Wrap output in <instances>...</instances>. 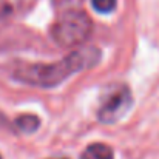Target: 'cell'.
Here are the masks:
<instances>
[{
	"mask_svg": "<svg viewBox=\"0 0 159 159\" xmlns=\"http://www.w3.org/2000/svg\"><path fill=\"white\" fill-rule=\"evenodd\" d=\"M99 54L96 50H80L68 54L65 59L56 63H36V65H23L16 68L14 77L23 84L45 87L50 88L59 85L74 73L80 71L82 68L91 66L98 60Z\"/></svg>",
	"mask_w": 159,
	"mask_h": 159,
	"instance_id": "1",
	"label": "cell"
},
{
	"mask_svg": "<svg viewBox=\"0 0 159 159\" xmlns=\"http://www.w3.org/2000/svg\"><path fill=\"white\" fill-rule=\"evenodd\" d=\"M93 30L91 19L80 9L65 11L51 30L54 42L60 47H76L84 43Z\"/></svg>",
	"mask_w": 159,
	"mask_h": 159,
	"instance_id": "2",
	"label": "cell"
},
{
	"mask_svg": "<svg viewBox=\"0 0 159 159\" xmlns=\"http://www.w3.org/2000/svg\"><path fill=\"white\" fill-rule=\"evenodd\" d=\"M131 102V93L127 85H113L101 101V105L98 108V119L104 124L117 122L130 110Z\"/></svg>",
	"mask_w": 159,
	"mask_h": 159,
	"instance_id": "3",
	"label": "cell"
},
{
	"mask_svg": "<svg viewBox=\"0 0 159 159\" xmlns=\"http://www.w3.org/2000/svg\"><path fill=\"white\" fill-rule=\"evenodd\" d=\"M80 159H113V150L105 144L96 142L84 150Z\"/></svg>",
	"mask_w": 159,
	"mask_h": 159,
	"instance_id": "4",
	"label": "cell"
},
{
	"mask_svg": "<svg viewBox=\"0 0 159 159\" xmlns=\"http://www.w3.org/2000/svg\"><path fill=\"white\" fill-rule=\"evenodd\" d=\"M16 124H17V127H19L22 131H25V133H33V131H36V130L39 128L40 120H39V117L34 116V114H22V116H19V117L16 119Z\"/></svg>",
	"mask_w": 159,
	"mask_h": 159,
	"instance_id": "5",
	"label": "cell"
},
{
	"mask_svg": "<svg viewBox=\"0 0 159 159\" xmlns=\"http://www.w3.org/2000/svg\"><path fill=\"white\" fill-rule=\"evenodd\" d=\"M91 5L98 12L107 14L116 8V0H91Z\"/></svg>",
	"mask_w": 159,
	"mask_h": 159,
	"instance_id": "6",
	"label": "cell"
},
{
	"mask_svg": "<svg viewBox=\"0 0 159 159\" xmlns=\"http://www.w3.org/2000/svg\"><path fill=\"white\" fill-rule=\"evenodd\" d=\"M0 159H2V158H0Z\"/></svg>",
	"mask_w": 159,
	"mask_h": 159,
	"instance_id": "7",
	"label": "cell"
}]
</instances>
